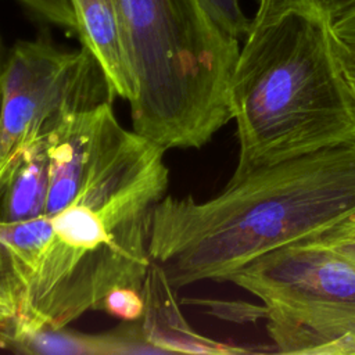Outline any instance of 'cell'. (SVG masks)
I'll use <instances>...</instances> for the list:
<instances>
[{"mask_svg": "<svg viewBox=\"0 0 355 355\" xmlns=\"http://www.w3.org/2000/svg\"><path fill=\"white\" fill-rule=\"evenodd\" d=\"M161 146L128 130L112 101L86 111L62 153L76 193L39 215L0 219V348L101 311L118 287L143 288L150 229L166 196Z\"/></svg>", "mask_w": 355, "mask_h": 355, "instance_id": "obj_1", "label": "cell"}, {"mask_svg": "<svg viewBox=\"0 0 355 355\" xmlns=\"http://www.w3.org/2000/svg\"><path fill=\"white\" fill-rule=\"evenodd\" d=\"M355 214V140L255 169L215 197L165 196L148 252L175 290L229 277Z\"/></svg>", "mask_w": 355, "mask_h": 355, "instance_id": "obj_2", "label": "cell"}, {"mask_svg": "<svg viewBox=\"0 0 355 355\" xmlns=\"http://www.w3.org/2000/svg\"><path fill=\"white\" fill-rule=\"evenodd\" d=\"M334 37L333 18L312 6L251 19L230 83L239 139L233 179L355 140Z\"/></svg>", "mask_w": 355, "mask_h": 355, "instance_id": "obj_3", "label": "cell"}, {"mask_svg": "<svg viewBox=\"0 0 355 355\" xmlns=\"http://www.w3.org/2000/svg\"><path fill=\"white\" fill-rule=\"evenodd\" d=\"M133 80L132 128L164 150L200 148L233 119L239 40L201 0H116Z\"/></svg>", "mask_w": 355, "mask_h": 355, "instance_id": "obj_4", "label": "cell"}, {"mask_svg": "<svg viewBox=\"0 0 355 355\" xmlns=\"http://www.w3.org/2000/svg\"><path fill=\"white\" fill-rule=\"evenodd\" d=\"M232 282L261 300L259 318L282 354H355V263L300 240L273 250Z\"/></svg>", "mask_w": 355, "mask_h": 355, "instance_id": "obj_5", "label": "cell"}, {"mask_svg": "<svg viewBox=\"0 0 355 355\" xmlns=\"http://www.w3.org/2000/svg\"><path fill=\"white\" fill-rule=\"evenodd\" d=\"M115 97L98 61L83 46L62 49L37 36L7 51L1 75L0 165L24 143L50 133L72 114Z\"/></svg>", "mask_w": 355, "mask_h": 355, "instance_id": "obj_6", "label": "cell"}, {"mask_svg": "<svg viewBox=\"0 0 355 355\" xmlns=\"http://www.w3.org/2000/svg\"><path fill=\"white\" fill-rule=\"evenodd\" d=\"M144 313L140 327L146 340L161 354H251L252 349L216 341L196 331L180 311L175 287L164 270L151 261L143 288Z\"/></svg>", "mask_w": 355, "mask_h": 355, "instance_id": "obj_7", "label": "cell"}, {"mask_svg": "<svg viewBox=\"0 0 355 355\" xmlns=\"http://www.w3.org/2000/svg\"><path fill=\"white\" fill-rule=\"evenodd\" d=\"M76 35L98 61L115 96L132 100L135 87L126 61L116 0H71Z\"/></svg>", "mask_w": 355, "mask_h": 355, "instance_id": "obj_8", "label": "cell"}, {"mask_svg": "<svg viewBox=\"0 0 355 355\" xmlns=\"http://www.w3.org/2000/svg\"><path fill=\"white\" fill-rule=\"evenodd\" d=\"M19 352L62 355L161 354L146 340L139 320L100 334L67 330V326L55 330H42L29 337Z\"/></svg>", "mask_w": 355, "mask_h": 355, "instance_id": "obj_9", "label": "cell"}, {"mask_svg": "<svg viewBox=\"0 0 355 355\" xmlns=\"http://www.w3.org/2000/svg\"><path fill=\"white\" fill-rule=\"evenodd\" d=\"M302 240L322 245L355 263V214L334 226Z\"/></svg>", "mask_w": 355, "mask_h": 355, "instance_id": "obj_10", "label": "cell"}, {"mask_svg": "<svg viewBox=\"0 0 355 355\" xmlns=\"http://www.w3.org/2000/svg\"><path fill=\"white\" fill-rule=\"evenodd\" d=\"M218 26L234 39L245 37L251 19L241 8V0H201Z\"/></svg>", "mask_w": 355, "mask_h": 355, "instance_id": "obj_11", "label": "cell"}, {"mask_svg": "<svg viewBox=\"0 0 355 355\" xmlns=\"http://www.w3.org/2000/svg\"><path fill=\"white\" fill-rule=\"evenodd\" d=\"M37 19L57 25L69 33L78 31L71 0H18Z\"/></svg>", "mask_w": 355, "mask_h": 355, "instance_id": "obj_12", "label": "cell"}, {"mask_svg": "<svg viewBox=\"0 0 355 355\" xmlns=\"http://www.w3.org/2000/svg\"><path fill=\"white\" fill-rule=\"evenodd\" d=\"M101 311L123 322L140 320L144 313L143 293L133 287L114 288L103 300Z\"/></svg>", "mask_w": 355, "mask_h": 355, "instance_id": "obj_13", "label": "cell"}, {"mask_svg": "<svg viewBox=\"0 0 355 355\" xmlns=\"http://www.w3.org/2000/svg\"><path fill=\"white\" fill-rule=\"evenodd\" d=\"M295 6H312L326 14H329L333 21L344 14L347 10L355 6V0H259L258 10L254 15V21H262L280 11L295 7Z\"/></svg>", "mask_w": 355, "mask_h": 355, "instance_id": "obj_14", "label": "cell"}, {"mask_svg": "<svg viewBox=\"0 0 355 355\" xmlns=\"http://www.w3.org/2000/svg\"><path fill=\"white\" fill-rule=\"evenodd\" d=\"M334 47H336V54H337L347 87L349 90V94L352 97V103L355 107V44L347 43L336 36Z\"/></svg>", "mask_w": 355, "mask_h": 355, "instance_id": "obj_15", "label": "cell"}, {"mask_svg": "<svg viewBox=\"0 0 355 355\" xmlns=\"http://www.w3.org/2000/svg\"><path fill=\"white\" fill-rule=\"evenodd\" d=\"M333 32L338 39L355 44V6L333 21Z\"/></svg>", "mask_w": 355, "mask_h": 355, "instance_id": "obj_16", "label": "cell"}, {"mask_svg": "<svg viewBox=\"0 0 355 355\" xmlns=\"http://www.w3.org/2000/svg\"><path fill=\"white\" fill-rule=\"evenodd\" d=\"M6 58H7V51L3 46V40H1V36H0V103H1V75H3V69H4Z\"/></svg>", "mask_w": 355, "mask_h": 355, "instance_id": "obj_17", "label": "cell"}]
</instances>
